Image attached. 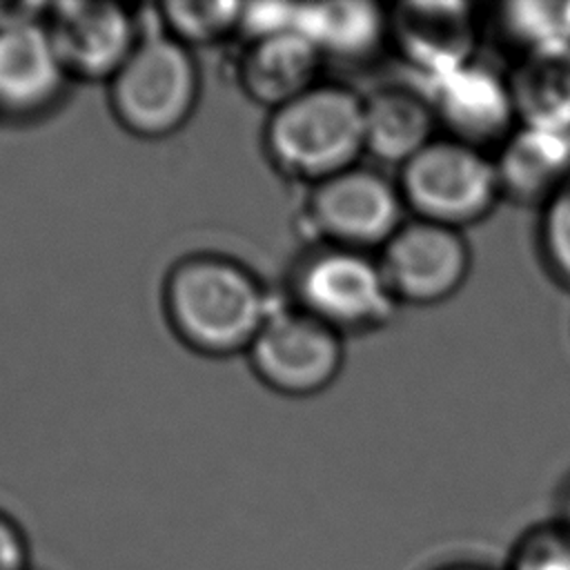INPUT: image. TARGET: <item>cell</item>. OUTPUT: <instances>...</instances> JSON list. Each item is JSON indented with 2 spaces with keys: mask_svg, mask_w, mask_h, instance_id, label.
Returning <instances> with one entry per match:
<instances>
[{
  "mask_svg": "<svg viewBox=\"0 0 570 570\" xmlns=\"http://www.w3.org/2000/svg\"><path fill=\"white\" fill-rule=\"evenodd\" d=\"M158 29L183 47H207L238 33L240 2H165L156 7Z\"/></svg>",
  "mask_w": 570,
  "mask_h": 570,
  "instance_id": "cell-18",
  "label": "cell"
},
{
  "mask_svg": "<svg viewBox=\"0 0 570 570\" xmlns=\"http://www.w3.org/2000/svg\"><path fill=\"white\" fill-rule=\"evenodd\" d=\"M508 82L519 125L570 134V45L521 53Z\"/></svg>",
  "mask_w": 570,
  "mask_h": 570,
  "instance_id": "cell-16",
  "label": "cell"
},
{
  "mask_svg": "<svg viewBox=\"0 0 570 570\" xmlns=\"http://www.w3.org/2000/svg\"><path fill=\"white\" fill-rule=\"evenodd\" d=\"M67 82L45 20L0 29V120L42 118L60 102Z\"/></svg>",
  "mask_w": 570,
  "mask_h": 570,
  "instance_id": "cell-12",
  "label": "cell"
},
{
  "mask_svg": "<svg viewBox=\"0 0 570 570\" xmlns=\"http://www.w3.org/2000/svg\"><path fill=\"white\" fill-rule=\"evenodd\" d=\"M396 180L370 165H354L309 187L303 218L318 245L381 252L405 223Z\"/></svg>",
  "mask_w": 570,
  "mask_h": 570,
  "instance_id": "cell-6",
  "label": "cell"
},
{
  "mask_svg": "<svg viewBox=\"0 0 570 570\" xmlns=\"http://www.w3.org/2000/svg\"><path fill=\"white\" fill-rule=\"evenodd\" d=\"M539 247L552 276L570 287V176L541 205Z\"/></svg>",
  "mask_w": 570,
  "mask_h": 570,
  "instance_id": "cell-20",
  "label": "cell"
},
{
  "mask_svg": "<svg viewBox=\"0 0 570 570\" xmlns=\"http://www.w3.org/2000/svg\"><path fill=\"white\" fill-rule=\"evenodd\" d=\"M245 354L269 390L312 396L338 376L345 345L341 332L289 303L272 309Z\"/></svg>",
  "mask_w": 570,
  "mask_h": 570,
  "instance_id": "cell-7",
  "label": "cell"
},
{
  "mask_svg": "<svg viewBox=\"0 0 570 570\" xmlns=\"http://www.w3.org/2000/svg\"><path fill=\"white\" fill-rule=\"evenodd\" d=\"M441 570H488V568H481V566H450V568H441Z\"/></svg>",
  "mask_w": 570,
  "mask_h": 570,
  "instance_id": "cell-24",
  "label": "cell"
},
{
  "mask_svg": "<svg viewBox=\"0 0 570 570\" xmlns=\"http://www.w3.org/2000/svg\"><path fill=\"white\" fill-rule=\"evenodd\" d=\"M499 31L519 56L546 47L570 45V2H512L499 7Z\"/></svg>",
  "mask_w": 570,
  "mask_h": 570,
  "instance_id": "cell-19",
  "label": "cell"
},
{
  "mask_svg": "<svg viewBox=\"0 0 570 570\" xmlns=\"http://www.w3.org/2000/svg\"><path fill=\"white\" fill-rule=\"evenodd\" d=\"M568 530H570V492L566 497V505H563V521H561Z\"/></svg>",
  "mask_w": 570,
  "mask_h": 570,
  "instance_id": "cell-23",
  "label": "cell"
},
{
  "mask_svg": "<svg viewBox=\"0 0 570 570\" xmlns=\"http://www.w3.org/2000/svg\"><path fill=\"white\" fill-rule=\"evenodd\" d=\"M396 185L412 218L456 229L485 218L501 198L494 158L445 136L401 165Z\"/></svg>",
  "mask_w": 570,
  "mask_h": 570,
  "instance_id": "cell-4",
  "label": "cell"
},
{
  "mask_svg": "<svg viewBox=\"0 0 570 570\" xmlns=\"http://www.w3.org/2000/svg\"><path fill=\"white\" fill-rule=\"evenodd\" d=\"M365 154L401 167L436 138V118L423 89L392 85L363 96Z\"/></svg>",
  "mask_w": 570,
  "mask_h": 570,
  "instance_id": "cell-14",
  "label": "cell"
},
{
  "mask_svg": "<svg viewBox=\"0 0 570 570\" xmlns=\"http://www.w3.org/2000/svg\"><path fill=\"white\" fill-rule=\"evenodd\" d=\"M274 307L263 281L225 254H187L163 281L167 325L185 347L212 358L247 352Z\"/></svg>",
  "mask_w": 570,
  "mask_h": 570,
  "instance_id": "cell-1",
  "label": "cell"
},
{
  "mask_svg": "<svg viewBox=\"0 0 570 570\" xmlns=\"http://www.w3.org/2000/svg\"><path fill=\"white\" fill-rule=\"evenodd\" d=\"M501 198L543 205L570 176V134L519 125L494 158Z\"/></svg>",
  "mask_w": 570,
  "mask_h": 570,
  "instance_id": "cell-15",
  "label": "cell"
},
{
  "mask_svg": "<svg viewBox=\"0 0 570 570\" xmlns=\"http://www.w3.org/2000/svg\"><path fill=\"white\" fill-rule=\"evenodd\" d=\"M465 2H403L387 9L390 42L428 87L474 62L479 24Z\"/></svg>",
  "mask_w": 570,
  "mask_h": 570,
  "instance_id": "cell-10",
  "label": "cell"
},
{
  "mask_svg": "<svg viewBox=\"0 0 570 570\" xmlns=\"http://www.w3.org/2000/svg\"><path fill=\"white\" fill-rule=\"evenodd\" d=\"M0 570H29V543L22 528L0 510Z\"/></svg>",
  "mask_w": 570,
  "mask_h": 570,
  "instance_id": "cell-22",
  "label": "cell"
},
{
  "mask_svg": "<svg viewBox=\"0 0 570 570\" xmlns=\"http://www.w3.org/2000/svg\"><path fill=\"white\" fill-rule=\"evenodd\" d=\"M323 62L318 47L292 27L247 40L236 62V78L249 100L272 111L318 85Z\"/></svg>",
  "mask_w": 570,
  "mask_h": 570,
  "instance_id": "cell-13",
  "label": "cell"
},
{
  "mask_svg": "<svg viewBox=\"0 0 570 570\" xmlns=\"http://www.w3.org/2000/svg\"><path fill=\"white\" fill-rule=\"evenodd\" d=\"M396 303L436 305L461 289L472 252L463 229L405 218L376 254Z\"/></svg>",
  "mask_w": 570,
  "mask_h": 570,
  "instance_id": "cell-8",
  "label": "cell"
},
{
  "mask_svg": "<svg viewBox=\"0 0 570 570\" xmlns=\"http://www.w3.org/2000/svg\"><path fill=\"white\" fill-rule=\"evenodd\" d=\"M200 87L194 51L158 29L140 36L125 65L107 82V100L127 134L158 140L191 120Z\"/></svg>",
  "mask_w": 570,
  "mask_h": 570,
  "instance_id": "cell-3",
  "label": "cell"
},
{
  "mask_svg": "<svg viewBox=\"0 0 570 570\" xmlns=\"http://www.w3.org/2000/svg\"><path fill=\"white\" fill-rule=\"evenodd\" d=\"M263 147L276 171L309 187L365 156L363 96L338 82H318L269 111Z\"/></svg>",
  "mask_w": 570,
  "mask_h": 570,
  "instance_id": "cell-2",
  "label": "cell"
},
{
  "mask_svg": "<svg viewBox=\"0 0 570 570\" xmlns=\"http://www.w3.org/2000/svg\"><path fill=\"white\" fill-rule=\"evenodd\" d=\"M292 303L341 334L376 330L399 305L379 256L327 245H318L296 267Z\"/></svg>",
  "mask_w": 570,
  "mask_h": 570,
  "instance_id": "cell-5",
  "label": "cell"
},
{
  "mask_svg": "<svg viewBox=\"0 0 570 570\" xmlns=\"http://www.w3.org/2000/svg\"><path fill=\"white\" fill-rule=\"evenodd\" d=\"M298 29L325 60L367 62L390 42L387 9L372 2L301 4Z\"/></svg>",
  "mask_w": 570,
  "mask_h": 570,
  "instance_id": "cell-17",
  "label": "cell"
},
{
  "mask_svg": "<svg viewBox=\"0 0 570 570\" xmlns=\"http://www.w3.org/2000/svg\"><path fill=\"white\" fill-rule=\"evenodd\" d=\"M425 94L445 138L481 151L501 147L519 127L508 76L476 60L428 85Z\"/></svg>",
  "mask_w": 570,
  "mask_h": 570,
  "instance_id": "cell-11",
  "label": "cell"
},
{
  "mask_svg": "<svg viewBox=\"0 0 570 570\" xmlns=\"http://www.w3.org/2000/svg\"><path fill=\"white\" fill-rule=\"evenodd\" d=\"M510 570H570V530L552 523L525 532L514 548Z\"/></svg>",
  "mask_w": 570,
  "mask_h": 570,
  "instance_id": "cell-21",
  "label": "cell"
},
{
  "mask_svg": "<svg viewBox=\"0 0 570 570\" xmlns=\"http://www.w3.org/2000/svg\"><path fill=\"white\" fill-rule=\"evenodd\" d=\"M45 29L65 73L80 82H109L142 36L138 18L116 2L49 4Z\"/></svg>",
  "mask_w": 570,
  "mask_h": 570,
  "instance_id": "cell-9",
  "label": "cell"
}]
</instances>
